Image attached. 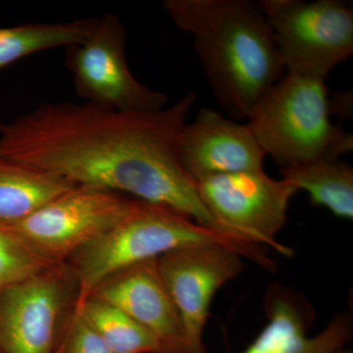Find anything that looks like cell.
<instances>
[{"mask_svg": "<svg viewBox=\"0 0 353 353\" xmlns=\"http://www.w3.org/2000/svg\"><path fill=\"white\" fill-rule=\"evenodd\" d=\"M72 285L64 264L0 289V352L53 353L69 314Z\"/></svg>", "mask_w": 353, "mask_h": 353, "instance_id": "9c48e42d", "label": "cell"}, {"mask_svg": "<svg viewBox=\"0 0 353 353\" xmlns=\"http://www.w3.org/2000/svg\"><path fill=\"white\" fill-rule=\"evenodd\" d=\"M0 353H2L1 352H0Z\"/></svg>", "mask_w": 353, "mask_h": 353, "instance_id": "cb8c5ba5", "label": "cell"}, {"mask_svg": "<svg viewBox=\"0 0 353 353\" xmlns=\"http://www.w3.org/2000/svg\"><path fill=\"white\" fill-rule=\"evenodd\" d=\"M53 353H113L73 307L62 325Z\"/></svg>", "mask_w": 353, "mask_h": 353, "instance_id": "d6986e66", "label": "cell"}, {"mask_svg": "<svg viewBox=\"0 0 353 353\" xmlns=\"http://www.w3.org/2000/svg\"><path fill=\"white\" fill-rule=\"evenodd\" d=\"M352 92H340L329 99L330 115L336 114L341 117L350 118L352 115Z\"/></svg>", "mask_w": 353, "mask_h": 353, "instance_id": "ffe728a7", "label": "cell"}, {"mask_svg": "<svg viewBox=\"0 0 353 353\" xmlns=\"http://www.w3.org/2000/svg\"><path fill=\"white\" fill-rule=\"evenodd\" d=\"M74 308L113 353H166L154 334L110 304L88 296Z\"/></svg>", "mask_w": 353, "mask_h": 353, "instance_id": "e0dca14e", "label": "cell"}, {"mask_svg": "<svg viewBox=\"0 0 353 353\" xmlns=\"http://www.w3.org/2000/svg\"><path fill=\"white\" fill-rule=\"evenodd\" d=\"M21 243V241L0 223V243Z\"/></svg>", "mask_w": 353, "mask_h": 353, "instance_id": "44dd1931", "label": "cell"}, {"mask_svg": "<svg viewBox=\"0 0 353 353\" xmlns=\"http://www.w3.org/2000/svg\"><path fill=\"white\" fill-rule=\"evenodd\" d=\"M97 20L27 23L15 27H0V70L34 53L80 46L94 31Z\"/></svg>", "mask_w": 353, "mask_h": 353, "instance_id": "2e32d148", "label": "cell"}, {"mask_svg": "<svg viewBox=\"0 0 353 353\" xmlns=\"http://www.w3.org/2000/svg\"><path fill=\"white\" fill-rule=\"evenodd\" d=\"M174 24L194 38L216 101L236 120L282 78L285 67L260 2L165 0Z\"/></svg>", "mask_w": 353, "mask_h": 353, "instance_id": "7a4b0ae2", "label": "cell"}, {"mask_svg": "<svg viewBox=\"0 0 353 353\" xmlns=\"http://www.w3.org/2000/svg\"><path fill=\"white\" fill-rule=\"evenodd\" d=\"M74 185L54 174L0 158V222L24 219Z\"/></svg>", "mask_w": 353, "mask_h": 353, "instance_id": "5bb4252c", "label": "cell"}, {"mask_svg": "<svg viewBox=\"0 0 353 353\" xmlns=\"http://www.w3.org/2000/svg\"><path fill=\"white\" fill-rule=\"evenodd\" d=\"M196 94L154 112L43 102L0 131V158L75 185L166 206L224 234L183 170L179 141Z\"/></svg>", "mask_w": 353, "mask_h": 353, "instance_id": "6da1fadb", "label": "cell"}, {"mask_svg": "<svg viewBox=\"0 0 353 353\" xmlns=\"http://www.w3.org/2000/svg\"><path fill=\"white\" fill-rule=\"evenodd\" d=\"M201 245L226 246L266 270L276 268L263 246L202 226L166 206L134 199L119 222L65 264L75 281V303L87 299L104 279L123 269L173 250Z\"/></svg>", "mask_w": 353, "mask_h": 353, "instance_id": "3957f363", "label": "cell"}, {"mask_svg": "<svg viewBox=\"0 0 353 353\" xmlns=\"http://www.w3.org/2000/svg\"><path fill=\"white\" fill-rule=\"evenodd\" d=\"M287 73L326 80L353 53V11L341 0L260 2Z\"/></svg>", "mask_w": 353, "mask_h": 353, "instance_id": "5b68a950", "label": "cell"}, {"mask_svg": "<svg viewBox=\"0 0 353 353\" xmlns=\"http://www.w3.org/2000/svg\"><path fill=\"white\" fill-rule=\"evenodd\" d=\"M127 31L118 16L97 20L94 31L67 52V68L77 94L88 103L119 111L154 112L165 108L166 94L139 82L127 63Z\"/></svg>", "mask_w": 353, "mask_h": 353, "instance_id": "ba28073f", "label": "cell"}, {"mask_svg": "<svg viewBox=\"0 0 353 353\" xmlns=\"http://www.w3.org/2000/svg\"><path fill=\"white\" fill-rule=\"evenodd\" d=\"M3 123H0V131H1L2 127H3Z\"/></svg>", "mask_w": 353, "mask_h": 353, "instance_id": "603a6c76", "label": "cell"}, {"mask_svg": "<svg viewBox=\"0 0 353 353\" xmlns=\"http://www.w3.org/2000/svg\"><path fill=\"white\" fill-rule=\"evenodd\" d=\"M330 116L325 80L287 73L260 97L248 124L266 157L285 168L352 152V134Z\"/></svg>", "mask_w": 353, "mask_h": 353, "instance_id": "277c9868", "label": "cell"}, {"mask_svg": "<svg viewBox=\"0 0 353 353\" xmlns=\"http://www.w3.org/2000/svg\"><path fill=\"white\" fill-rule=\"evenodd\" d=\"M336 353H353L352 350H350V348L343 347L341 348V350H339L338 352Z\"/></svg>", "mask_w": 353, "mask_h": 353, "instance_id": "7402d4cb", "label": "cell"}, {"mask_svg": "<svg viewBox=\"0 0 353 353\" xmlns=\"http://www.w3.org/2000/svg\"><path fill=\"white\" fill-rule=\"evenodd\" d=\"M110 304L161 341L166 353H190L182 320L158 268L157 259L132 265L99 283L90 296Z\"/></svg>", "mask_w": 353, "mask_h": 353, "instance_id": "7c38bea8", "label": "cell"}, {"mask_svg": "<svg viewBox=\"0 0 353 353\" xmlns=\"http://www.w3.org/2000/svg\"><path fill=\"white\" fill-rule=\"evenodd\" d=\"M54 266L57 265L39 259L21 243H0V289Z\"/></svg>", "mask_w": 353, "mask_h": 353, "instance_id": "ac0fdd59", "label": "cell"}, {"mask_svg": "<svg viewBox=\"0 0 353 353\" xmlns=\"http://www.w3.org/2000/svg\"><path fill=\"white\" fill-rule=\"evenodd\" d=\"M199 196L225 233L271 248L284 256L294 250L277 240L297 190L264 170L208 176L196 183Z\"/></svg>", "mask_w": 353, "mask_h": 353, "instance_id": "52a82bcc", "label": "cell"}, {"mask_svg": "<svg viewBox=\"0 0 353 353\" xmlns=\"http://www.w3.org/2000/svg\"><path fill=\"white\" fill-rule=\"evenodd\" d=\"M283 180L299 192L305 190L311 203L329 209L336 217L353 219V168L340 160H321L281 169Z\"/></svg>", "mask_w": 353, "mask_h": 353, "instance_id": "9a60e30c", "label": "cell"}, {"mask_svg": "<svg viewBox=\"0 0 353 353\" xmlns=\"http://www.w3.org/2000/svg\"><path fill=\"white\" fill-rule=\"evenodd\" d=\"M264 310L266 326L238 353H336L352 338V317L348 313L336 315L320 333L308 336L314 309L305 297L280 284L267 290Z\"/></svg>", "mask_w": 353, "mask_h": 353, "instance_id": "4fadbf2b", "label": "cell"}, {"mask_svg": "<svg viewBox=\"0 0 353 353\" xmlns=\"http://www.w3.org/2000/svg\"><path fill=\"white\" fill-rule=\"evenodd\" d=\"M165 287L182 320L190 353H206L203 331L216 292L238 277L243 256L226 246H187L158 257Z\"/></svg>", "mask_w": 353, "mask_h": 353, "instance_id": "30bf717a", "label": "cell"}, {"mask_svg": "<svg viewBox=\"0 0 353 353\" xmlns=\"http://www.w3.org/2000/svg\"><path fill=\"white\" fill-rule=\"evenodd\" d=\"M134 199L108 190L74 185L24 219L0 223L39 259L64 265L119 222Z\"/></svg>", "mask_w": 353, "mask_h": 353, "instance_id": "8992f818", "label": "cell"}, {"mask_svg": "<svg viewBox=\"0 0 353 353\" xmlns=\"http://www.w3.org/2000/svg\"><path fill=\"white\" fill-rule=\"evenodd\" d=\"M183 170L197 183L208 176L264 170L266 154L246 124L202 108L179 141Z\"/></svg>", "mask_w": 353, "mask_h": 353, "instance_id": "8fae6325", "label": "cell"}]
</instances>
